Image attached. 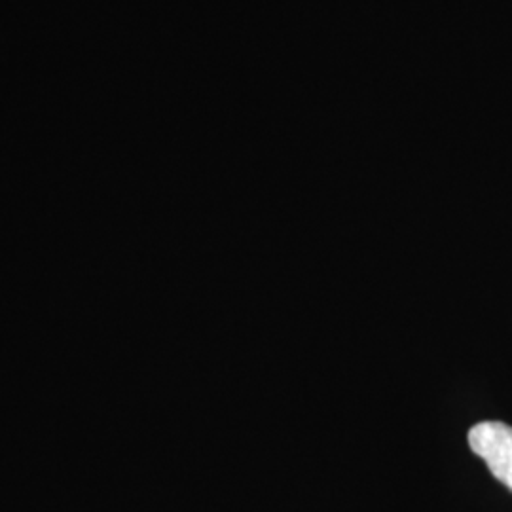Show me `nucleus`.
Wrapping results in <instances>:
<instances>
[{
    "label": "nucleus",
    "mask_w": 512,
    "mask_h": 512,
    "mask_svg": "<svg viewBox=\"0 0 512 512\" xmlns=\"http://www.w3.org/2000/svg\"><path fill=\"white\" fill-rule=\"evenodd\" d=\"M469 446L486 461L490 473L512 490V427L501 421H484L469 431Z\"/></svg>",
    "instance_id": "f257e3e1"
}]
</instances>
